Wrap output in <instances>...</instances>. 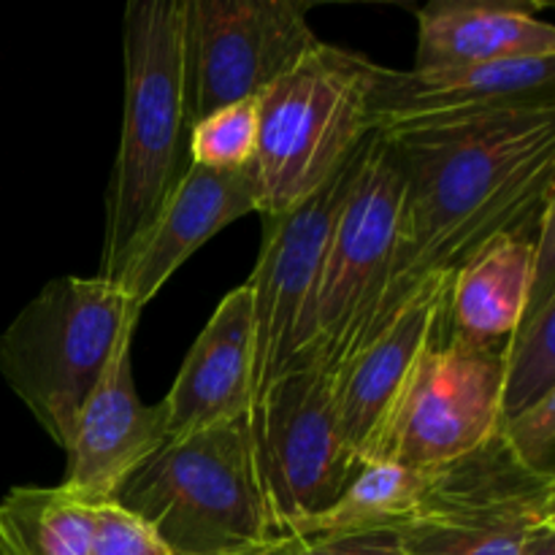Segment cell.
<instances>
[{
  "instance_id": "1",
  "label": "cell",
  "mask_w": 555,
  "mask_h": 555,
  "mask_svg": "<svg viewBox=\"0 0 555 555\" xmlns=\"http://www.w3.org/2000/svg\"><path fill=\"white\" fill-rule=\"evenodd\" d=\"M383 135L401 177L399 244L363 347L488 244L537 233L555 204V98Z\"/></svg>"
},
{
  "instance_id": "2",
  "label": "cell",
  "mask_w": 555,
  "mask_h": 555,
  "mask_svg": "<svg viewBox=\"0 0 555 555\" xmlns=\"http://www.w3.org/2000/svg\"><path fill=\"white\" fill-rule=\"evenodd\" d=\"M182 43L184 0H130L125 5L122 133L106 190L98 280L114 282L190 166Z\"/></svg>"
},
{
  "instance_id": "3",
  "label": "cell",
  "mask_w": 555,
  "mask_h": 555,
  "mask_svg": "<svg viewBox=\"0 0 555 555\" xmlns=\"http://www.w3.org/2000/svg\"><path fill=\"white\" fill-rule=\"evenodd\" d=\"M112 502L146 520L171 555H244L276 537L249 417L163 442Z\"/></svg>"
},
{
  "instance_id": "4",
  "label": "cell",
  "mask_w": 555,
  "mask_h": 555,
  "mask_svg": "<svg viewBox=\"0 0 555 555\" xmlns=\"http://www.w3.org/2000/svg\"><path fill=\"white\" fill-rule=\"evenodd\" d=\"M374 70L363 54L320 41L258 95L253 177L258 215L280 217L312 198L369 135Z\"/></svg>"
},
{
  "instance_id": "5",
  "label": "cell",
  "mask_w": 555,
  "mask_h": 555,
  "mask_svg": "<svg viewBox=\"0 0 555 555\" xmlns=\"http://www.w3.org/2000/svg\"><path fill=\"white\" fill-rule=\"evenodd\" d=\"M139 314L112 282L60 276L0 334V374L57 448L68 450L79 410Z\"/></svg>"
},
{
  "instance_id": "6",
  "label": "cell",
  "mask_w": 555,
  "mask_h": 555,
  "mask_svg": "<svg viewBox=\"0 0 555 555\" xmlns=\"http://www.w3.org/2000/svg\"><path fill=\"white\" fill-rule=\"evenodd\" d=\"M399 209V168L385 135L369 133L325 244L307 352L296 369L318 363L339 377L361 352L393 269Z\"/></svg>"
},
{
  "instance_id": "7",
  "label": "cell",
  "mask_w": 555,
  "mask_h": 555,
  "mask_svg": "<svg viewBox=\"0 0 555 555\" xmlns=\"http://www.w3.org/2000/svg\"><path fill=\"white\" fill-rule=\"evenodd\" d=\"M555 520V480L518 464L499 431L469 453L423 469L401 555H518L531 529Z\"/></svg>"
},
{
  "instance_id": "8",
  "label": "cell",
  "mask_w": 555,
  "mask_h": 555,
  "mask_svg": "<svg viewBox=\"0 0 555 555\" xmlns=\"http://www.w3.org/2000/svg\"><path fill=\"white\" fill-rule=\"evenodd\" d=\"M336 385L339 377L318 363L293 369L249 415L255 466L276 537L325 513L361 472L341 442Z\"/></svg>"
},
{
  "instance_id": "9",
  "label": "cell",
  "mask_w": 555,
  "mask_h": 555,
  "mask_svg": "<svg viewBox=\"0 0 555 555\" xmlns=\"http://www.w3.org/2000/svg\"><path fill=\"white\" fill-rule=\"evenodd\" d=\"M318 43L296 0H184L188 128L258 98Z\"/></svg>"
},
{
  "instance_id": "10",
  "label": "cell",
  "mask_w": 555,
  "mask_h": 555,
  "mask_svg": "<svg viewBox=\"0 0 555 555\" xmlns=\"http://www.w3.org/2000/svg\"><path fill=\"white\" fill-rule=\"evenodd\" d=\"M363 144V141H361ZM361 152L296 209L263 217V244L247 285L253 293V415L271 385L307 352L309 314L325 244Z\"/></svg>"
},
{
  "instance_id": "11",
  "label": "cell",
  "mask_w": 555,
  "mask_h": 555,
  "mask_svg": "<svg viewBox=\"0 0 555 555\" xmlns=\"http://www.w3.org/2000/svg\"><path fill=\"white\" fill-rule=\"evenodd\" d=\"M504 347L442 331L423 358L390 434V464L426 469L469 453L502 423Z\"/></svg>"
},
{
  "instance_id": "12",
  "label": "cell",
  "mask_w": 555,
  "mask_h": 555,
  "mask_svg": "<svg viewBox=\"0 0 555 555\" xmlns=\"http://www.w3.org/2000/svg\"><path fill=\"white\" fill-rule=\"evenodd\" d=\"M453 276L423 287L358 352L336 385V423L347 453L361 466L388 459L390 434L415 374L442 336Z\"/></svg>"
},
{
  "instance_id": "13",
  "label": "cell",
  "mask_w": 555,
  "mask_h": 555,
  "mask_svg": "<svg viewBox=\"0 0 555 555\" xmlns=\"http://www.w3.org/2000/svg\"><path fill=\"white\" fill-rule=\"evenodd\" d=\"M555 98V57L393 70L377 65L369 90V133H399Z\"/></svg>"
},
{
  "instance_id": "14",
  "label": "cell",
  "mask_w": 555,
  "mask_h": 555,
  "mask_svg": "<svg viewBox=\"0 0 555 555\" xmlns=\"http://www.w3.org/2000/svg\"><path fill=\"white\" fill-rule=\"evenodd\" d=\"M130 336L114 347L108 366L76 417L63 488L87 504L112 502L125 477L166 442V410L135 393Z\"/></svg>"
},
{
  "instance_id": "15",
  "label": "cell",
  "mask_w": 555,
  "mask_h": 555,
  "mask_svg": "<svg viewBox=\"0 0 555 555\" xmlns=\"http://www.w3.org/2000/svg\"><path fill=\"white\" fill-rule=\"evenodd\" d=\"M253 211H258L253 166L238 171H211L190 163L152 225L122 260L112 285L144 312L146 304L190 255L198 253L222 228Z\"/></svg>"
},
{
  "instance_id": "16",
  "label": "cell",
  "mask_w": 555,
  "mask_h": 555,
  "mask_svg": "<svg viewBox=\"0 0 555 555\" xmlns=\"http://www.w3.org/2000/svg\"><path fill=\"white\" fill-rule=\"evenodd\" d=\"M160 404L166 410V442L249 417L253 293L247 282L217 304Z\"/></svg>"
},
{
  "instance_id": "17",
  "label": "cell",
  "mask_w": 555,
  "mask_h": 555,
  "mask_svg": "<svg viewBox=\"0 0 555 555\" xmlns=\"http://www.w3.org/2000/svg\"><path fill=\"white\" fill-rule=\"evenodd\" d=\"M555 57V27L537 3L434 0L417 9L415 68Z\"/></svg>"
},
{
  "instance_id": "18",
  "label": "cell",
  "mask_w": 555,
  "mask_h": 555,
  "mask_svg": "<svg viewBox=\"0 0 555 555\" xmlns=\"http://www.w3.org/2000/svg\"><path fill=\"white\" fill-rule=\"evenodd\" d=\"M534 244L531 233L502 236L480 249L453 276L444 334L482 347L507 345L529 307Z\"/></svg>"
},
{
  "instance_id": "19",
  "label": "cell",
  "mask_w": 555,
  "mask_h": 555,
  "mask_svg": "<svg viewBox=\"0 0 555 555\" xmlns=\"http://www.w3.org/2000/svg\"><path fill=\"white\" fill-rule=\"evenodd\" d=\"M92 509L63 486L11 488L0 502V555H90Z\"/></svg>"
},
{
  "instance_id": "20",
  "label": "cell",
  "mask_w": 555,
  "mask_h": 555,
  "mask_svg": "<svg viewBox=\"0 0 555 555\" xmlns=\"http://www.w3.org/2000/svg\"><path fill=\"white\" fill-rule=\"evenodd\" d=\"M423 469L379 464L361 466L347 491L325 513L304 524L293 534H366V531H399L415 513Z\"/></svg>"
},
{
  "instance_id": "21",
  "label": "cell",
  "mask_w": 555,
  "mask_h": 555,
  "mask_svg": "<svg viewBox=\"0 0 555 555\" xmlns=\"http://www.w3.org/2000/svg\"><path fill=\"white\" fill-rule=\"evenodd\" d=\"M555 393V298L529 309L504 345L502 421Z\"/></svg>"
},
{
  "instance_id": "22",
  "label": "cell",
  "mask_w": 555,
  "mask_h": 555,
  "mask_svg": "<svg viewBox=\"0 0 555 555\" xmlns=\"http://www.w3.org/2000/svg\"><path fill=\"white\" fill-rule=\"evenodd\" d=\"M258 141V98L233 103L190 128L188 155L193 166L238 171L253 163Z\"/></svg>"
},
{
  "instance_id": "23",
  "label": "cell",
  "mask_w": 555,
  "mask_h": 555,
  "mask_svg": "<svg viewBox=\"0 0 555 555\" xmlns=\"http://www.w3.org/2000/svg\"><path fill=\"white\" fill-rule=\"evenodd\" d=\"M499 437L520 466L555 480V393L499 423Z\"/></svg>"
},
{
  "instance_id": "24",
  "label": "cell",
  "mask_w": 555,
  "mask_h": 555,
  "mask_svg": "<svg viewBox=\"0 0 555 555\" xmlns=\"http://www.w3.org/2000/svg\"><path fill=\"white\" fill-rule=\"evenodd\" d=\"M90 555H171V551L146 520L106 502L92 509Z\"/></svg>"
},
{
  "instance_id": "25",
  "label": "cell",
  "mask_w": 555,
  "mask_h": 555,
  "mask_svg": "<svg viewBox=\"0 0 555 555\" xmlns=\"http://www.w3.org/2000/svg\"><path fill=\"white\" fill-rule=\"evenodd\" d=\"M244 555H401L399 531L366 534H282Z\"/></svg>"
},
{
  "instance_id": "26",
  "label": "cell",
  "mask_w": 555,
  "mask_h": 555,
  "mask_svg": "<svg viewBox=\"0 0 555 555\" xmlns=\"http://www.w3.org/2000/svg\"><path fill=\"white\" fill-rule=\"evenodd\" d=\"M518 555H555V520H547V524L531 529Z\"/></svg>"
}]
</instances>
